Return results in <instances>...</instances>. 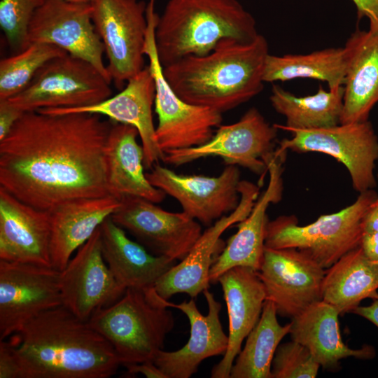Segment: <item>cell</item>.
<instances>
[{
  "label": "cell",
  "mask_w": 378,
  "mask_h": 378,
  "mask_svg": "<svg viewBox=\"0 0 378 378\" xmlns=\"http://www.w3.org/2000/svg\"><path fill=\"white\" fill-rule=\"evenodd\" d=\"M277 148L299 153L328 155L347 169L354 189L358 193L374 189L378 136L370 121L356 122L320 129L290 130Z\"/></svg>",
  "instance_id": "obj_9"
},
{
  "label": "cell",
  "mask_w": 378,
  "mask_h": 378,
  "mask_svg": "<svg viewBox=\"0 0 378 378\" xmlns=\"http://www.w3.org/2000/svg\"><path fill=\"white\" fill-rule=\"evenodd\" d=\"M113 195L66 202L50 213V253L52 267L62 271L73 253L120 206Z\"/></svg>",
  "instance_id": "obj_24"
},
{
  "label": "cell",
  "mask_w": 378,
  "mask_h": 378,
  "mask_svg": "<svg viewBox=\"0 0 378 378\" xmlns=\"http://www.w3.org/2000/svg\"><path fill=\"white\" fill-rule=\"evenodd\" d=\"M59 272L52 267L0 260V340L62 304Z\"/></svg>",
  "instance_id": "obj_12"
},
{
  "label": "cell",
  "mask_w": 378,
  "mask_h": 378,
  "mask_svg": "<svg viewBox=\"0 0 378 378\" xmlns=\"http://www.w3.org/2000/svg\"><path fill=\"white\" fill-rule=\"evenodd\" d=\"M112 124L90 113L24 112L0 141V188L46 211L109 195L105 150Z\"/></svg>",
  "instance_id": "obj_1"
},
{
  "label": "cell",
  "mask_w": 378,
  "mask_h": 378,
  "mask_svg": "<svg viewBox=\"0 0 378 378\" xmlns=\"http://www.w3.org/2000/svg\"><path fill=\"white\" fill-rule=\"evenodd\" d=\"M325 272L315 260L296 248L265 246L258 271L266 300L274 304L277 314L291 318L322 300Z\"/></svg>",
  "instance_id": "obj_14"
},
{
  "label": "cell",
  "mask_w": 378,
  "mask_h": 378,
  "mask_svg": "<svg viewBox=\"0 0 378 378\" xmlns=\"http://www.w3.org/2000/svg\"><path fill=\"white\" fill-rule=\"evenodd\" d=\"M18 378H108L121 365L111 344L62 304L10 337Z\"/></svg>",
  "instance_id": "obj_2"
},
{
  "label": "cell",
  "mask_w": 378,
  "mask_h": 378,
  "mask_svg": "<svg viewBox=\"0 0 378 378\" xmlns=\"http://www.w3.org/2000/svg\"><path fill=\"white\" fill-rule=\"evenodd\" d=\"M59 287L62 305L85 321L124 295L103 257L100 226L60 271Z\"/></svg>",
  "instance_id": "obj_18"
},
{
  "label": "cell",
  "mask_w": 378,
  "mask_h": 378,
  "mask_svg": "<svg viewBox=\"0 0 378 378\" xmlns=\"http://www.w3.org/2000/svg\"><path fill=\"white\" fill-rule=\"evenodd\" d=\"M377 178H378V172H377Z\"/></svg>",
  "instance_id": "obj_43"
},
{
  "label": "cell",
  "mask_w": 378,
  "mask_h": 378,
  "mask_svg": "<svg viewBox=\"0 0 378 378\" xmlns=\"http://www.w3.org/2000/svg\"><path fill=\"white\" fill-rule=\"evenodd\" d=\"M138 136L134 127L113 121L105 150L108 192L120 200L135 196L160 203L166 194L153 186L146 176L144 154L136 141Z\"/></svg>",
  "instance_id": "obj_26"
},
{
  "label": "cell",
  "mask_w": 378,
  "mask_h": 378,
  "mask_svg": "<svg viewBox=\"0 0 378 378\" xmlns=\"http://www.w3.org/2000/svg\"><path fill=\"white\" fill-rule=\"evenodd\" d=\"M103 257L116 281L125 288L154 287L176 260L148 252L130 239L123 228L108 217L100 225Z\"/></svg>",
  "instance_id": "obj_28"
},
{
  "label": "cell",
  "mask_w": 378,
  "mask_h": 378,
  "mask_svg": "<svg viewBox=\"0 0 378 378\" xmlns=\"http://www.w3.org/2000/svg\"><path fill=\"white\" fill-rule=\"evenodd\" d=\"M111 83L90 62L65 53L47 62L22 92L7 100L24 112L88 106L111 96Z\"/></svg>",
  "instance_id": "obj_8"
},
{
  "label": "cell",
  "mask_w": 378,
  "mask_h": 378,
  "mask_svg": "<svg viewBox=\"0 0 378 378\" xmlns=\"http://www.w3.org/2000/svg\"><path fill=\"white\" fill-rule=\"evenodd\" d=\"M377 198L374 189L358 193L351 204L306 225H299L295 216H280L268 221L265 246L296 248L326 270L360 246L364 218Z\"/></svg>",
  "instance_id": "obj_6"
},
{
  "label": "cell",
  "mask_w": 378,
  "mask_h": 378,
  "mask_svg": "<svg viewBox=\"0 0 378 378\" xmlns=\"http://www.w3.org/2000/svg\"><path fill=\"white\" fill-rule=\"evenodd\" d=\"M355 4L359 18L369 20V29L378 30V0H351Z\"/></svg>",
  "instance_id": "obj_39"
},
{
  "label": "cell",
  "mask_w": 378,
  "mask_h": 378,
  "mask_svg": "<svg viewBox=\"0 0 378 378\" xmlns=\"http://www.w3.org/2000/svg\"><path fill=\"white\" fill-rule=\"evenodd\" d=\"M111 216L152 253L183 260L202 234L197 220L185 212H169L146 199L125 196Z\"/></svg>",
  "instance_id": "obj_13"
},
{
  "label": "cell",
  "mask_w": 378,
  "mask_h": 378,
  "mask_svg": "<svg viewBox=\"0 0 378 378\" xmlns=\"http://www.w3.org/2000/svg\"><path fill=\"white\" fill-rule=\"evenodd\" d=\"M127 372L126 377L141 374L148 378H167L162 370L155 365L153 360H147L143 363H136L125 367Z\"/></svg>",
  "instance_id": "obj_40"
},
{
  "label": "cell",
  "mask_w": 378,
  "mask_h": 378,
  "mask_svg": "<svg viewBox=\"0 0 378 378\" xmlns=\"http://www.w3.org/2000/svg\"><path fill=\"white\" fill-rule=\"evenodd\" d=\"M377 289L378 262L370 260L358 246L326 270L322 300L340 314L351 313L364 299L377 297Z\"/></svg>",
  "instance_id": "obj_29"
},
{
  "label": "cell",
  "mask_w": 378,
  "mask_h": 378,
  "mask_svg": "<svg viewBox=\"0 0 378 378\" xmlns=\"http://www.w3.org/2000/svg\"><path fill=\"white\" fill-rule=\"evenodd\" d=\"M337 309L321 300L292 318L289 334L291 339L308 349L314 360L323 370L336 372L340 361L354 357L369 360L376 355L374 346L364 344L351 349L342 340L340 332Z\"/></svg>",
  "instance_id": "obj_25"
},
{
  "label": "cell",
  "mask_w": 378,
  "mask_h": 378,
  "mask_svg": "<svg viewBox=\"0 0 378 378\" xmlns=\"http://www.w3.org/2000/svg\"><path fill=\"white\" fill-rule=\"evenodd\" d=\"M146 176L153 186L176 200L183 212L207 226L233 211L240 201L241 180L235 165H227L218 176H206L178 174L156 164Z\"/></svg>",
  "instance_id": "obj_15"
},
{
  "label": "cell",
  "mask_w": 378,
  "mask_h": 378,
  "mask_svg": "<svg viewBox=\"0 0 378 378\" xmlns=\"http://www.w3.org/2000/svg\"><path fill=\"white\" fill-rule=\"evenodd\" d=\"M278 129L271 125L255 107L236 122L220 125L205 144L164 153L165 163L181 166L207 157H219L226 165L240 166L264 176L265 158L274 152Z\"/></svg>",
  "instance_id": "obj_11"
},
{
  "label": "cell",
  "mask_w": 378,
  "mask_h": 378,
  "mask_svg": "<svg viewBox=\"0 0 378 378\" xmlns=\"http://www.w3.org/2000/svg\"><path fill=\"white\" fill-rule=\"evenodd\" d=\"M351 313L366 318L378 328V296L372 299L369 306H358Z\"/></svg>",
  "instance_id": "obj_41"
},
{
  "label": "cell",
  "mask_w": 378,
  "mask_h": 378,
  "mask_svg": "<svg viewBox=\"0 0 378 378\" xmlns=\"http://www.w3.org/2000/svg\"><path fill=\"white\" fill-rule=\"evenodd\" d=\"M24 113L7 99L0 100V141L8 134Z\"/></svg>",
  "instance_id": "obj_38"
},
{
  "label": "cell",
  "mask_w": 378,
  "mask_h": 378,
  "mask_svg": "<svg viewBox=\"0 0 378 378\" xmlns=\"http://www.w3.org/2000/svg\"><path fill=\"white\" fill-rule=\"evenodd\" d=\"M208 313L203 315L193 298L178 304L167 302L169 307L176 308L188 317L190 338L181 349L174 351L163 349L157 352L153 362L167 378H190L201 363L212 356L224 355L228 346V335L224 332L219 314L221 304L208 289L203 292Z\"/></svg>",
  "instance_id": "obj_21"
},
{
  "label": "cell",
  "mask_w": 378,
  "mask_h": 378,
  "mask_svg": "<svg viewBox=\"0 0 378 378\" xmlns=\"http://www.w3.org/2000/svg\"><path fill=\"white\" fill-rule=\"evenodd\" d=\"M229 319L228 346L223 358L211 372V378H230L231 368L241 344L258 323L266 300L265 289L258 271L235 267L218 279Z\"/></svg>",
  "instance_id": "obj_23"
},
{
  "label": "cell",
  "mask_w": 378,
  "mask_h": 378,
  "mask_svg": "<svg viewBox=\"0 0 378 378\" xmlns=\"http://www.w3.org/2000/svg\"><path fill=\"white\" fill-rule=\"evenodd\" d=\"M287 152L274 150L265 158L269 174L266 189L258 199L250 214L237 223V231L227 241L226 245L216 258L209 272L210 283L216 284L228 270L247 267L258 271L263 258L267 211L271 204L278 203L283 193V164Z\"/></svg>",
  "instance_id": "obj_19"
},
{
  "label": "cell",
  "mask_w": 378,
  "mask_h": 378,
  "mask_svg": "<svg viewBox=\"0 0 378 378\" xmlns=\"http://www.w3.org/2000/svg\"><path fill=\"white\" fill-rule=\"evenodd\" d=\"M46 0H1L0 27L8 44L19 52L27 46L29 23Z\"/></svg>",
  "instance_id": "obj_34"
},
{
  "label": "cell",
  "mask_w": 378,
  "mask_h": 378,
  "mask_svg": "<svg viewBox=\"0 0 378 378\" xmlns=\"http://www.w3.org/2000/svg\"><path fill=\"white\" fill-rule=\"evenodd\" d=\"M239 192L237 207L202 232L188 254L155 283L154 288L160 297L168 300L175 294L186 293L195 298L208 289L209 272L220 247L221 235L250 214L259 196L260 188L252 182L241 181Z\"/></svg>",
  "instance_id": "obj_17"
},
{
  "label": "cell",
  "mask_w": 378,
  "mask_h": 378,
  "mask_svg": "<svg viewBox=\"0 0 378 378\" xmlns=\"http://www.w3.org/2000/svg\"><path fill=\"white\" fill-rule=\"evenodd\" d=\"M66 52L48 43H32L21 51L0 61V100L22 92L38 71L49 60Z\"/></svg>",
  "instance_id": "obj_33"
},
{
  "label": "cell",
  "mask_w": 378,
  "mask_h": 378,
  "mask_svg": "<svg viewBox=\"0 0 378 378\" xmlns=\"http://www.w3.org/2000/svg\"><path fill=\"white\" fill-rule=\"evenodd\" d=\"M92 19L108 59V72L116 88L144 66L146 4L139 0H92Z\"/></svg>",
  "instance_id": "obj_10"
},
{
  "label": "cell",
  "mask_w": 378,
  "mask_h": 378,
  "mask_svg": "<svg viewBox=\"0 0 378 378\" xmlns=\"http://www.w3.org/2000/svg\"><path fill=\"white\" fill-rule=\"evenodd\" d=\"M50 213L0 188V260L52 267Z\"/></svg>",
  "instance_id": "obj_22"
},
{
  "label": "cell",
  "mask_w": 378,
  "mask_h": 378,
  "mask_svg": "<svg viewBox=\"0 0 378 378\" xmlns=\"http://www.w3.org/2000/svg\"><path fill=\"white\" fill-rule=\"evenodd\" d=\"M340 123L368 120L378 103V31L356 30L348 38Z\"/></svg>",
  "instance_id": "obj_27"
},
{
  "label": "cell",
  "mask_w": 378,
  "mask_h": 378,
  "mask_svg": "<svg viewBox=\"0 0 378 378\" xmlns=\"http://www.w3.org/2000/svg\"><path fill=\"white\" fill-rule=\"evenodd\" d=\"M32 43L51 44L82 58L112 81L104 62V48L92 22L90 4L46 0L29 25L27 46Z\"/></svg>",
  "instance_id": "obj_16"
},
{
  "label": "cell",
  "mask_w": 378,
  "mask_h": 378,
  "mask_svg": "<svg viewBox=\"0 0 378 378\" xmlns=\"http://www.w3.org/2000/svg\"><path fill=\"white\" fill-rule=\"evenodd\" d=\"M360 246L370 260L378 262V198L364 218Z\"/></svg>",
  "instance_id": "obj_36"
},
{
  "label": "cell",
  "mask_w": 378,
  "mask_h": 378,
  "mask_svg": "<svg viewBox=\"0 0 378 378\" xmlns=\"http://www.w3.org/2000/svg\"><path fill=\"white\" fill-rule=\"evenodd\" d=\"M70 2L78 4H90L92 0H66Z\"/></svg>",
  "instance_id": "obj_42"
},
{
  "label": "cell",
  "mask_w": 378,
  "mask_h": 378,
  "mask_svg": "<svg viewBox=\"0 0 378 378\" xmlns=\"http://www.w3.org/2000/svg\"><path fill=\"white\" fill-rule=\"evenodd\" d=\"M167 302L154 287L129 288L118 301L97 309L88 321L111 344L121 365L153 360L174 326Z\"/></svg>",
  "instance_id": "obj_5"
},
{
  "label": "cell",
  "mask_w": 378,
  "mask_h": 378,
  "mask_svg": "<svg viewBox=\"0 0 378 378\" xmlns=\"http://www.w3.org/2000/svg\"><path fill=\"white\" fill-rule=\"evenodd\" d=\"M155 0L146 4L147 30L144 55L153 76L155 88V111L158 115L155 137L164 152L201 146L214 134L223 121V114L213 109L190 104L181 99L166 79L158 55L155 31L159 15Z\"/></svg>",
  "instance_id": "obj_7"
},
{
  "label": "cell",
  "mask_w": 378,
  "mask_h": 378,
  "mask_svg": "<svg viewBox=\"0 0 378 378\" xmlns=\"http://www.w3.org/2000/svg\"><path fill=\"white\" fill-rule=\"evenodd\" d=\"M344 87L324 90L320 85L314 94L298 97L273 85L270 97L274 109L286 118V125L274 124L279 130H312L340 124Z\"/></svg>",
  "instance_id": "obj_30"
},
{
  "label": "cell",
  "mask_w": 378,
  "mask_h": 378,
  "mask_svg": "<svg viewBox=\"0 0 378 378\" xmlns=\"http://www.w3.org/2000/svg\"><path fill=\"white\" fill-rule=\"evenodd\" d=\"M155 88L153 76L148 66L130 78L121 91L94 105L77 108H43L46 113H90L108 117L112 121L134 127L141 139L144 150V167L150 169L164 153L160 148L153 119V106Z\"/></svg>",
  "instance_id": "obj_20"
},
{
  "label": "cell",
  "mask_w": 378,
  "mask_h": 378,
  "mask_svg": "<svg viewBox=\"0 0 378 378\" xmlns=\"http://www.w3.org/2000/svg\"><path fill=\"white\" fill-rule=\"evenodd\" d=\"M319 367L307 347L292 340L278 346L272 362V378H314Z\"/></svg>",
  "instance_id": "obj_35"
},
{
  "label": "cell",
  "mask_w": 378,
  "mask_h": 378,
  "mask_svg": "<svg viewBox=\"0 0 378 378\" xmlns=\"http://www.w3.org/2000/svg\"><path fill=\"white\" fill-rule=\"evenodd\" d=\"M258 34L254 18L238 0H169L155 31L163 67L204 55L223 39L250 42Z\"/></svg>",
  "instance_id": "obj_4"
},
{
  "label": "cell",
  "mask_w": 378,
  "mask_h": 378,
  "mask_svg": "<svg viewBox=\"0 0 378 378\" xmlns=\"http://www.w3.org/2000/svg\"><path fill=\"white\" fill-rule=\"evenodd\" d=\"M0 378H18V366L10 340H0Z\"/></svg>",
  "instance_id": "obj_37"
},
{
  "label": "cell",
  "mask_w": 378,
  "mask_h": 378,
  "mask_svg": "<svg viewBox=\"0 0 378 378\" xmlns=\"http://www.w3.org/2000/svg\"><path fill=\"white\" fill-rule=\"evenodd\" d=\"M269 54L268 43L260 34L250 42L225 38L210 52L183 57L163 67V72L184 102L223 114L263 89Z\"/></svg>",
  "instance_id": "obj_3"
},
{
  "label": "cell",
  "mask_w": 378,
  "mask_h": 378,
  "mask_svg": "<svg viewBox=\"0 0 378 378\" xmlns=\"http://www.w3.org/2000/svg\"><path fill=\"white\" fill-rule=\"evenodd\" d=\"M276 316L274 304L265 300L258 323L234 361L230 378H272L274 354L291 326V323L281 326Z\"/></svg>",
  "instance_id": "obj_32"
},
{
  "label": "cell",
  "mask_w": 378,
  "mask_h": 378,
  "mask_svg": "<svg viewBox=\"0 0 378 378\" xmlns=\"http://www.w3.org/2000/svg\"><path fill=\"white\" fill-rule=\"evenodd\" d=\"M346 48H332L304 55L269 54L265 64L263 81H287L312 78L326 82L329 89L343 86L348 66Z\"/></svg>",
  "instance_id": "obj_31"
}]
</instances>
